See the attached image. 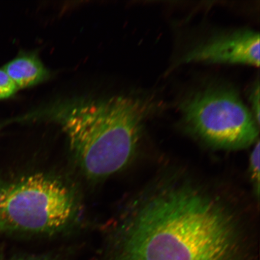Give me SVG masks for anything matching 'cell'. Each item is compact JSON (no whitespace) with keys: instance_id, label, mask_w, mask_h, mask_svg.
Instances as JSON below:
<instances>
[{"instance_id":"6da1fadb","label":"cell","mask_w":260,"mask_h":260,"mask_svg":"<svg viewBox=\"0 0 260 260\" xmlns=\"http://www.w3.org/2000/svg\"><path fill=\"white\" fill-rule=\"evenodd\" d=\"M114 260H236L241 229L218 198L188 181L164 182L119 225Z\"/></svg>"},{"instance_id":"7a4b0ae2","label":"cell","mask_w":260,"mask_h":260,"mask_svg":"<svg viewBox=\"0 0 260 260\" xmlns=\"http://www.w3.org/2000/svg\"><path fill=\"white\" fill-rule=\"evenodd\" d=\"M146 107L114 96L77 104L61 114L75 159L87 177L105 178L124 168L135 154Z\"/></svg>"},{"instance_id":"3957f363","label":"cell","mask_w":260,"mask_h":260,"mask_svg":"<svg viewBox=\"0 0 260 260\" xmlns=\"http://www.w3.org/2000/svg\"><path fill=\"white\" fill-rule=\"evenodd\" d=\"M80 214L73 188L52 175L37 173L0 184V232L52 235L73 226Z\"/></svg>"},{"instance_id":"277c9868","label":"cell","mask_w":260,"mask_h":260,"mask_svg":"<svg viewBox=\"0 0 260 260\" xmlns=\"http://www.w3.org/2000/svg\"><path fill=\"white\" fill-rule=\"evenodd\" d=\"M181 108L188 127L214 147L242 149L258 141V123L232 90H205L184 102Z\"/></svg>"},{"instance_id":"5b68a950","label":"cell","mask_w":260,"mask_h":260,"mask_svg":"<svg viewBox=\"0 0 260 260\" xmlns=\"http://www.w3.org/2000/svg\"><path fill=\"white\" fill-rule=\"evenodd\" d=\"M184 61L259 67V35L254 31L244 30L217 36L193 49Z\"/></svg>"},{"instance_id":"8992f818","label":"cell","mask_w":260,"mask_h":260,"mask_svg":"<svg viewBox=\"0 0 260 260\" xmlns=\"http://www.w3.org/2000/svg\"><path fill=\"white\" fill-rule=\"evenodd\" d=\"M3 69L18 89L37 85L48 79L50 73L34 54L18 57L6 64Z\"/></svg>"},{"instance_id":"52a82bcc","label":"cell","mask_w":260,"mask_h":260,"mask_svg":"<svg viewBox=\"0 0 260 260\" xmlns=\"http://www.w3.org/2000/svg\"><path fill=\"white\" fill-rule=\"evenodd\" d=\"M259 142L255 144L249 158V173L251 175V182L254 191L257 198L259 194Z\"/></svg>"},{"instance_id":"ba28073f","label":"cell","mask_w":260,"mask_h":260,"mask_svg":"<svg viewBox=\"0 0 260 260\" xmlns=\"http://www.w3.org/2000/svg\"><path fill=\"white\" fill-rule=\"evenodd\" d=\"M18 88L6 71L0 69V99H8L14 95Z\"/></svg>"},{"instance_id":"9c48e42d","label":"cell","mask_w":260,"mask_h":260,"mask_svg":"<svg viewBox=\"0 0 260 260\" xmlns=\"http://www.w3.org/2000/svg\"><path fill=\"white\" fill-rule=\"evenodd\" d=\"M250 102L251 103L252 114L256 122L259 124V85L258 82L253 87L250 94Z\"/></svg>"},{"instance_id":"30bf717a","label":"cell","mask_w":260,"mask_h":260,"mask_svg":"<svg viewBox=\"0 0 260 260\" xmlns=\"http://www.w3.org/2000/svg\"><path fill=\"white\" fill-rule=\"evenodd\" d=\"M19 260H46V259H40V258H28V259H19Z\"/></svg>"},{"instance_id":"8fae6325","label":"cell","mask_w":260,"mask_h":260,"mask_svg":"<svg viewBox=\"0 0 260 260\" xmlns=\"http://www.w3.org/2000/svg\"><path fill=\"white\" fill-rule=\"evenodd\" d=\"M0 260H1V259H0Z\"/></svg>"}]
</instances>
